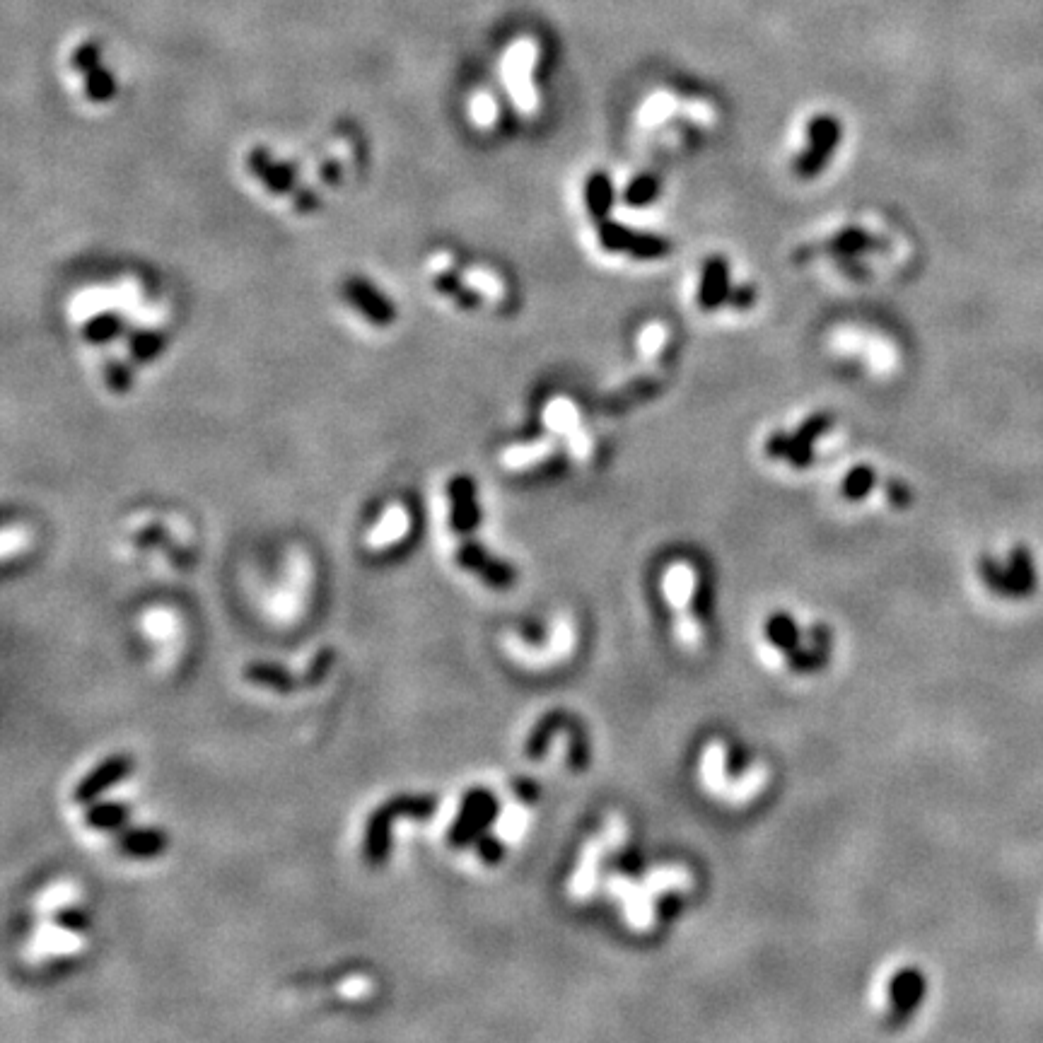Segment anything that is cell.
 Returning a JSON list of instances; mask_svg holds the SVG:
<instances>
[{"mask_svg": "<svg viewBox=\"0 0 1043 1043\" xmlns=\"http://www.w3.org/2000/svg\"><path fill=\"white\" fill-rule=\"evenodd\" d=\"M437 812V800L433 795H399L392 797L389 802H384L370 821H367L365 829V841H363V855L370 865H382L389 860L392 853V826L396 819H416L425 821Z\"/></svg>", "mask_w": 1043, "mask_h": 1043, "instance_id": "cell-1", "label": "cell"}, {"mask_svg": "<svg viewBox=\"0 0 1043 1043\" xmlns=\"http://www.w3.org/2000/svg\"><path fill=\"white\" fill-rule=\"evenodd\" d=\"M978 573L983 585L1000 597L1022 599L1036 590V565L1027 549H1015L1005 561L990 556L981 558Z\"/></svg>", "mask_w": 1043, "mask_h": 1043, "instance_id": "cell-2", "label": "cell"}, {"mask_svg": "<svg viewBox=\"0 0 1043 1043\" xmlns=\"http://www.w3.org/2000/svg\"><path fill=\"white\" fill-rule=\"evenodd\" d=\"M500 802L488 788H471L459 804L457 819L452 821L447 843L452 848H464L476 843V838L488 831V826L498 819Z\"/></svg>", "mask_w": 1043, "mask_h": 1043, "instance_id": "cell-3", "label": "cell"}, {"mask_svg": "<svg viewBox=\"0 0 1043 1043\" xmlns=\"http://www.w3.org/2000/svg\"><path fill=\"white\" fill-rule=\"evenodd\" d=\"M454 558H457L459 568L476 573L493 590H510L517 582V570L503 558L493 556L479 541H464Z\"/></svg>", "mask_w": 1043, "mask_h": 1043, "instance_id": "cell-4", "label": "cell"}, {"mask_svg": "<svg viewBox=\"0 0 1043 1043\" xmlns=\"http://www.w3.org/2000/svg\"><path fill=\"white\" fill-rule=\"evenodd\" d=\"M664 587H667V594H669V602H672V607L679 611V635L684 643L689 645H698V640H701V628H698V619H693L691 614V604H693V587H696V580H693V570L689 568V565L679 563V565H672L667 573V578H664Z\"/></svg>", "mask_w": 1043, "mask_h": 1043, "instance_id": "cell-5", "label": "cell"}, {"mask_svg": "<svg viewBox=\"0 0 1043 1043\" xmlns=\"http://www.w3.org/2000/svg\"><path fill=\"white\" fill-rule=\"evenodd\" d=\"M599 242L609 252H626L638 256V259H660L672 252V244L657 235H645V232H633L628 227L616 223H604L597 232Z\"/></svg>", "mask_w": 1043, "mask_h": 1043, "instance_id": "cell-6", "label": "cell"}, {"mask_svg": "<svg viewBox=\"0 0 1043 1043\" xmlns=\"http://www.w3.org/2000/svg\"><path fill=\"white\" fill-rule=\"evenodd\" d=\"M809 145L804 150L800 162H797V172L802 177H814L821 167L829 162L833 150H836L838 141H841V124H838L833 116L821 114L817 119H812V124L807 128Z\"/></svg>", "mask_w": 1043, "mask_h": 1043, "instance_id": "cell-7", "label": "cell"}, {"mask_svg": "<svg viewBox=\"0 0 1043 1043\" xmlns=\"http://www.w3.org/2000/svg\"><path fill=\"white\" fill-rule=\"evenodd\" d=\"M131 771H133V761L128 759V756H124V754L109 756V759H104L97 768H92V771L87 773V776L80 780L78 785H75L73 800L78 804L95 802L97 797L104 795L109 788L124 783V780L131 776Z\"/></svg>", "mask_w": 1043, "mask_h": 1043, "instance_id": "cell-8", "label": "cell"}, {"mask_svg": "<svg viewBox=\"0 0 1043 1043\" xmlns=\"http://www.w3.org/2000/svg\"><path fill=\"white\" fill-rule=\"evenodd\" d=\"M343 297L363 314L365 319H370L377 326H389L396 322V307L387 295H382L365 278H351V281L343 283Z\"/></svg>", "mask_w": 1043, "mask_h": 1043, "instance_id": "cell-9", "label": "cell"}, {"mask_svg": "<svg viewBox=\"0 0 1043 1043\" xmlns=\"http://www.w3.org/2000/svg\"><path fill=\"white\" fill-rule=\"evenodd\" d=\"M447 498H450V527L457 534L474 532L481 522L474 479L471 476H454L447 483Z\"/></svg>", "mask_w": 1043, "mask_h": 1043, "instance_id": "cell-10", "label": "cell"}, {"mask_svg": "<svg viewBox=\"0 0 1043 1043\" xmlns=\"http://www.w3.org/2000/svg\"><path fill=\"white\" fill-rule=\"evenodd\" d=\"M247 167L259 182H264L266 189L273 194L288 196L297 189V170L290 162H281L271 157L264 148H254L247 153Z\"/></svg>", "mask_w": 1043, "mask_h": 1043, "instance_id": "cell-11", "label": "cell"}, {"mask_svg": "<svg viewBox=\"0 0 1043 1043\" xmlns=\"http://www.w3.org/2000/svg\"><path fill=\"white\" fill-rule=\"evenodd\" d=\"M925 998V978L916 969H903L891 978L889 983V1002H891V1022L911 1017L918 1010L920 1002Z\"/></svg>", "mask_w": 1043, "mask_h": 1043, "instance_id": "cell-12", "label": "cell"}, {"mask_svg": "<svg viewBox=\"0 0 1043 1043\" xmlns=\"http://www.w3.org/2000/svg\"><path fill=\"white\" fill-rule=\"evenodd\" d=\"M73 66L87 75L85 90L92 102H107V99H112L116 85L114 80L109 78V73L99 66V49H95L92 44H83L75 51Z\"/></svg>", "mask_w": 1043, "mask_h": 1043, "instance_id": "cell-13", "label": "cell"}, {"mask_svg": "<svg viewBox=\"0 0 1043 1043\" xmlns=\"http://www.w3.org/2000/svg\"><path fill=\"white\" fill-rule=\"evenodd\" d=\"M116 846H119L121 853L128 855V858L148 860L165 853L167 836L165 831L148 829V826H143V829H126L119 836V841H116Z\"/></svg>", "mask_w": 1043, "mask_h": 1043, "instance_id": "cell-14", "label": "cell"}, {"mask_svg": "<svg viewBox=\"0 0 1043 1043\" xmlns=\"http://www.w3.org/2000/svg\"><path fill=\"white\" fill-rule=\"evenodd\" d=\"M725 300H730V268L722 259H710L703 268L698 302L703 310H713Z\"/></svg>", "mask_w": 1043, "mask_h": 1043, "instance_id": "cell-15", "label": "cell"}, {"mask_svg": "<svg viewBox=\"0 0 1043 1043\" xmlns=\"http://www.w3.org/2000/svg\"><path fill=\"white\" fill-rule=\"evenodd\" d=\"M829 428V418L826 416H814L797 430L795 435L788 437V450H785V459H790L792 466H807L812 459L814 440Z\"/></svg>", "mask_w": 1043, "mask_h": 1043, "instance_id": "cell-16", "label": "cell"}, {"mask_svg": "<svg viewBox=\"0 0 1043 1043\" xmlns=\"http://www.w3.org/2000/svg\"><path fill=\"white\" fill-rule=\"evenodd\" d=\"M244 679L252 681L256 686H266L278 693H290L297 686V679L283 664L276 662H252L244 667Z\"/></svg>", "mask_w": 1043, "mask_h": 1043, "instance_id": "cell-17", "label": "cell"}, {"mask_svg": "<svg viewBox=\"0 0 1043 1043\" xmlns=\"http://www.w3.org/2000/svg\"><path fill=\"white\" fill-rule=\"evenodd\" d=\"M763 633H766L768 643L778 652H783V655H788V652L797 650L802 645L800 628H797V623L792 621V616L785 614V611H776V614L768 616Z\"/></svg>", "mask_w": 1043, "mask_h": 1043, "instance_id": "cell-18", "label": "cell"}, {"mask_svg": "<svg viewBox=\"0 0 1043 1043\" xmlns=\"http://www.w3.org/2000/svg\"><path fill=\"white\" fill-rule=\"evenodd\" d=\"M568 720H570L568 715L561 713V710H553V713H546L544 718L536 722V727L532 730V734H529L527 747H524V754H527L532 761L541 759V756L546 754V749H549L551 739L556 737L558 732H563V727L568 725Z\"/></svg>", "mask_w": 1043, "mask_h": 1043, "instance_id": "cell-19", "label": "cell"}, {"mask_svg": "<svg viewBox=\"0 0 1043 1043\" xmlns=\"http://www.w3.org/2000/svg\"><path fill=\"white\" fill-rule=\"evenodd\" d=\"M128 804L124 802H97L85 812V824L95 831H114L128 821Z\"/></svg>", "mask_w": 1043, "mask_h": 1043, "instance_id": "cell-20", "label": "cell"}, {"mask_svg": "<svg viewBox=\"0 0 1043 1043\" xmlns=\"http://www.w3.org/2000/svg\"><path fill=\"white\" fill-rule=\"evenodd\" d=\"M587 208H590L592 218H604L609 213L611 201H614V186H611L607 174H594L587 182Z\"/></svg>", "mask_w": 1043, "mask_h": 1043, "instance_id": "cell-21", "label": "cell"}, {"mask_svg": "<svg viewBox=\"0 0 1043 1043\" xmlns=\"http://www.w3.org/2000/svg\"><path fill=\"white\" fill-rule=\"evenodd\" d=\"M874 486V471L870 466H855L853 471H848V476L843 479V495L848 500H862Z\"/></svg>", "mask_w": 1043, "mask_h": 1043, "instance_id": "cell-22", "label": "cell"}, {"mask_svg": "<svg viewBox=\"0 0 1043 1043\" xmlns=\"http://www.w3.org/2000/svg\"><path fill=\"white\" fill-rule=\"evenodd\" d=\"M867 247H874V240L870 235H865L862 230H846L843 235H838L836 240H831L829 244H826V249H833L836 254H843V256H853V254H860L862 249Z\"/></svg>", "mask_w": 1043, "mask_h": 1043, "instance_id": "cell-23", "label": "cell"}, {"mask_svg": "<svg viewBox=\"0 0 1043 1043\" xmlns=\"http://www.w3.org/2000/svg\"><path fill=\"white\" fill-rule=\"evenodd\" d=\"M128 348H131V355L136 360H150L162 351V336L157 331H138L131 343H128Z\"/></svg>", "mask_w": 1043, "mask_h": 1043, "instance_id": "cell-24", "label": "cell"}, {"mask_svg": "<svg viewBox=\"0 0 1043 1043\" xmlns=\"http://www.w3.org/2000/svg\"><path fill=\"white\" fill-rule=\"evenodd\" d=\"M546 418H549L553 428L563 430V433H573L578 428V413H575L568 401H553L549 411H546Z\"/></svg>", "mask_w": 1043, "mask_h": 1043, "instance_id": "cell-25", "label": "cell"}, {"mask_svg": "<svg viewBox=\"0 0 1043 1043\" xmlns=\"http://www.w3.org/2000/svg\"><path fill=\"white\" fill-rule=\"evenodd\" d=\"M119 324V317H114V314H97V317L87 324L85 334L90 341H109L112 336L119 334Z\"/></svg>", "mask_w": 1043, "mask_h": 1043, "instance_id": "cell-26", "label": "cell"}, {"mask_svg": "<svg viewBox=\"0 0 1043 1043\" xmlns=\"http://www.w3.org/2000/svg\"><path fill=\"white\" fill-rule=\"evenodd\" d=\"M56 925L58 928H63L66 932H73V935H83V932L90 930V916H87L85 911H80V908H61V911L56 913L54 916Z\"/></svg>", "mask_w": 1043, "mask_h": 1043, "instance_id": "cell-27", "label": "cell"}, {"mask_svg": "<svg viewBox=\"0 0 1043 1043\" xmlns=\"http://www.w3.org/2000/svg\"><path fill=\"white\" fill-rule=\"evenodd\" d=\"M657 189H660V184H657L655 177H638L633 179V184L628 186L626 191V201L631 203V206H645V203L652 201V198L657 196Z\"/></svg>", "mask_w": 1043, "mask_h": 1043, "instance_id": "cell-28", "label": "cell"}, {"mask_svg": "<svg viewBox=\"0 0 1043 1043\" xmlns=\"http://www.w3.org/2000/svg\"><path fill=\"white\" fill-rule=\"evenodd\" d=\"M476 855H479V860L486 862V865H498V862L505 858V843L500 841L498 836L483 833V836L476 838Z\"/></svg>", "mask_w": 1043, "mask_h": 1043, "instance_id": "cell-29", "label": "cell"}, {"mask_svg": "<svg viewBox=\"0 0 1043 1043\" xmlns=\"http://www.w3.org/2000/svg\"><path fill=\"white\" fill-rule=\"evenodd\" d=\"M334 648H324L317 652V657H314L310 667H307V674H305V684L307 686H317L319 681H322L326 674H329L331 664H334Z\"/></svg>", "mask_w": 1043, "mask_h": 1043, "instance_id": "cell-30", "label": "cell"}, {"mask_svg": "<svg viewBox=\"0 0 1043 1043\" xmlns=\"http://www.w3.org/2000/svg\"><path fill=\"white\" fill-rule=\"evenodd\" d=\"M466 281H469L471 290H476V293H483L486 297H500L503 295V290H500V283L495 281V278L491 276V273H481V271H474L466 276Z\"/></svg>", "mask_w": 1043, "mask_h": 1043, "instance_id": "cell-31", "label": "cell"}, {"mask_svg": "<svg viewBox=\"0 0 1043 1043\" xmlns=\"http://www.w3.org/2000/svg\"><path fill=\"white\" fill-rule=\"evenodd\" d=\"M107 382L109 387L114 389V392L124 394L128 389V384H131V372L126 370V365L121 363V360H109L107 363Z\"/></svg>", "mask_w": 1043, "mask_h": 1043, "instance_id": "cell-32", "label": "cell"}, {"mask_svg": "<svg viewBox=\"0 0 1043 1043\" xmlns=\"http://www.w3.org/2000/svg\"><path fill=\"white\" fill-rule=\"evenodd\" d=\"M384 522H387V524H382V529H377V532H375V539H377V541H384V539L392 541L394 536L404 534V529H406V517H404V512H401V510H392V512H389V520H384Z\"/></svg>", "mask_w": 1043, "mask_h": 1043, "instance_id": "cell-33", "label": "cell"}, {"mask_svg": "<svg viewBox=\"0 0 1043 1043\" xmlns=\"http://www.w3.org/2000/svg\"><path fill=\"white\" fill-rule=\"evenodd\" d=\"M512 790H515L517 800L524 802V804H532V802L539 800V785H536L534 780H529V778L515 780Z\"/></svg>", "mask_w": 1043, "mask_h": 1043, "instance_id": "cell-34", "label": "cell"}, {"mask_svg": "<svg viewBox=\"0 0 1043 1043\" xmlns=\"http://www.w3.org/2000/svg\"><path fill=\"white\" fill-rule=\"evenodd\" d=\"M474 119L479 121L481 126H491L493 119H495V107L493 102L488 97H479L474 102Z\"/></svg>", "mask_w": 1043, "mask_h": 1043, "instance_id": "cell-35", "label": "cell"}, {"mask_svg": "<svg viewBox=\"0 0 1043 1043\" xmlns=\"http://www.w3.org/2000/svg\"><path fill=\"white\" fill-rule=\"evenodd\" d=\"M887 493L896 508H908V505H911V491H908L906 486H901L899 481H891L887 486Z\"/></svg>", "mask_w": 1043, "mask_h": 1043, "instance_id": "cell-36", "label": "cell"}, {"mask_svg": "<svg viewBox=\"0 0 1043 1043\" xmlns=\"http://www.w3.org/2000/svg\"><path fill=\"white\" fill-rule=\"evenodd\" d=\"M754 297L756 295L751 288H739V290H734V295H730V300H732V305H737V307H749L751 302H754Z\"/></svg>", "mask_w": 1043, "mask_h": 1043, "instance_id": "cell-37", "label": "cell"}]
</instances>
